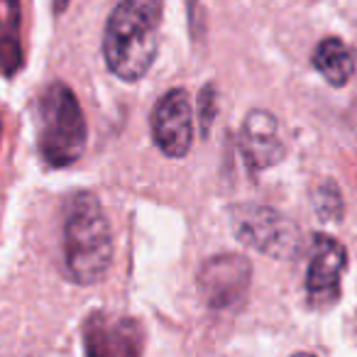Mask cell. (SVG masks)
<instances>
[{
  "label": "cell",
  "mask_w": 357,
  "mask_h": 357,
  "mask_svg": "<svg viewBox=\"0 0 357 357\" xmlns=\"http://www.w3.org/2000/svg\"><path fill=\"white\" fill-rule=\"evenodd\" d=\"M347 267V250L333 235L316 233L306 267V301L316 311L335 306L342 294V274Z\"/></svg>",
  "instance_id": "obj_6"
},
{
  "label": "cell",
  "mask_w": 357,
  "mask_h": 357,
  "mask_svg": "<svg viewBox=\"0 0 357 357\" xmlns=\"http://www.w3.org/2000/svg\"><path fill=\"white\" fill-rule=\"evenodd\" d=\"M0 139H3V118H0Z\"/></svg>",
  "instance_id": "obj_16"
},
{
  "label": "cell",
  "mask_w": 357,
  "mask_h": 357,
  "mask_svg": "<svg viewBox=\"0 0 357 357\" xmlns=\"http://www.w3.org/2000/svg\"><path fill=\"white\" fill-rule=\"evenodd\" d=\"M311 64L333 89H342L355 76V54L340 37H326L318 42Z\"/></svg>",
  "instance_id": "obj_11"
},
{
  "label": "cell",
  "mask_w": 357,
  "mask_h": 357,
  "mask_svg": "<svg viewBox=\"0 0 357 357\" xmlns=\"http://www.w3.org/2000/svg\"><path fill=\"white\" fill-rule=\"evenodd\" d=\"M252 284V264L243 255L223 252L206 259L199 269L196 287L204 303L213 311H233L243 306Z\"/></svg>",
  "instance_id": "obj_5"
},
{
  "label": "cell",
  "mask_w": 357,
  "mask_h": 357,
  "mask_svg": "<svg viewBox=\"0 0 357 357\" xmlns=\"http://www.w3.org/2000/svg\"><path fill=\"white\" fill-rule=\"evenodd\" d=\"M86 357H142L144 331L137 318L93 311L81 326Z\"/></svg>",
  "instance_id": "obj_8"
},
{
  "label": "cell",
  "mask_w": 357,
  "mask_h": 357,
  "mask_svg": "<svg viewBox=\"0 0 357 357\" xmlns=\"http://www.w3.org/2000/svg\"><path fill=\"white\" fill-rule=\"evenodd\" d=\"M89 128L79 98L66 84H50L40 98L37 147L50 167H69L86 152Z\"/></svg>",
  "instance_id": "obj_3"
},
{
  "label": "cell",
  "mask_w": 357,
  "mask_h": 357,
  "mask_svg": "<svg viewBox=\"0 0 357 357\" xmlns=\"http://www.w3.org/2000/svg\"><path fill=\"white\" fill-rule=\"evenodd\" d=\"M311 206H313L316 218L323 220V223H337V220H342V215H345L342 194L333 178H326V181L316 184V189L311 191Z\"/></svg>",
  "instance_id": "obj_12"
},
{
  "label": "cell",
  "mask_w": 357,
  "mask_h": 357,
  "mask_svg": "<svg viewBox=\"0 0 357 357\" xmlns=\"http://www.w3.org/2000/svg\"><path fill=\"white\" fill-rule=\"evenodd\" d=\"M235 238L274 259H294L301 250V230L282 211L264 204H238L230 208Z\"/></svg>",
  "instance_id": "obj_4"
},
{
  "label": "cell",
  "mask_w": 357,
  "mask_h": 357,
  "mask_svg": "<svg viewBox=\"0 0 357 357\" xmlns=\"http://www.w3.org/2000/svg\"><path fill=\"white\" fill-rule=\"evenodd\" d=\"M25 64L20 0H0V74L15 76Z\"/></svg>",
  "instance_id": "obj_10"
},
{
  "label": "cell",
  "mask_w": 357,
  "mask_h": 357,
  "mask_svg": "<svg viewBox=\"0 0 357 357\" xmlns=\"http://www.w3.org/2000/svg\"><path fill=\"white\" fill-rule=\"evenodd\" d=\"M240 152L255 172L272 169L287 157V144L279 132V120L269 110L255 108L245 115L240 128Z\"/></svg>",
  "instance_id": "obj_9"
},
{
  "label": "cell",
  "mask_w": 357,
  "mask_h": 357,
  "mask_svg": "<svg viewBox=\"0 0 357 357\" xmlns=\"http://www.w3.org/2000/svg\"><path fill=\"white\" fill-rule=\"evenodd\" d=\"M66 272L81 287L98 284L113 264V230L91 191L71 196L64 215Z\"/></svg>",
  "instance_id": "obj_2"
},
{
  "label": "cell",
  "mask_w": 357,
  "mask_h": 357,
  "mask_svg": "<svg viewBox=\"0 0 357 357\" xmlns=\"http://www.w3.org/2000/svg\"><path fill=\"white\" fill-rule=\"evenodd\" d=\"M194 115L196 108L186 89H172L154 103L149 115L152 139L162 154L181 159L194 144Z\"/></svg>",
  "instance_id": "obj_7"
},
{
  "label": "cell",
  "mask_w": 357,
  "mask_h": 357,
  "mask_svg": "<svg viewBox=\"0 0 357 357\" xmlns=\"http://www.w3.org/2000/svg\"><path fill=\"white\" fill-rule=\"evenodd\" d=\"M291 357H316V355H311V352H296V355H291Z\"/></svg>",
  "instance_id": "obj_15"
},
{
  "label": "cell",
  "mask_w": 357,
  "mask_h": 357,
  "mask_svg": "<svg viewBox=\"0 0 357 357\" xmlns=\"http://www.w3.org/2000/svg\"><path fill=\"white\" fill-rule=\"evenodd\" d=\"M164 0H120L103 32V59L125 84L144 79L159 52Z\"/></svg>",
  "instance_id": "obj_1"
},
{
  "label": "cell",
  "mask_w": 357,
  "mask_h": 357,
  "mask_svg": "<svg viewBox=\"0 0 357 357\" xmlns=\"http://www.w3.org/2000/svg\"><path fill=\"white\" fill-rule=\"evenodd\" d=\"M215 115H218V91H215V84H206L201 89L199 98H196V118H199L201 132L208 135L211 125H213Z\"/></svg>",
  "instance_id": "obj_13"
},
{
  "label": "cell",
  "mask_w": 357,
  "mask_h": 357,
  "mask_svg": "<svg viewBox=\"0 0 357 357\" xmlns=\"http://www.w3.org/2000/svg\"><path fill=\"white\" fill-rule=\"evenodd\" d=\"M54 3V13L56 15H61V13H66V8H69L71 0H52Z\"/></svg>",
  "instance_id": "obj_14"
}]
</instances>
